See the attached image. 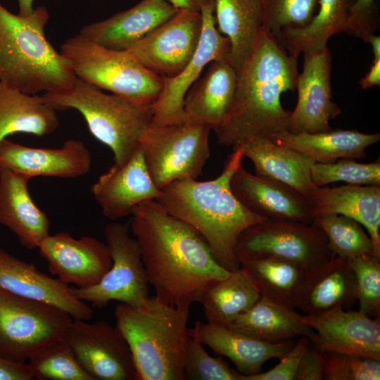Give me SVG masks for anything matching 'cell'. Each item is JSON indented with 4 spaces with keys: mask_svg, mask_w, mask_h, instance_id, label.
Returning <instances> with one entry per match:
<instances>
[{
    "mask_svg": "<svg viewBox=\"0 0 380 380\" xmlns=\"http://www.w3.org/2000/svg\"><path fill=\"white\" fill-rule=\"evenodd\" d=\"M129 222L148 281L162 302L189 309L213 283L229 274L198 232L156 200L137 205Z\"/></svg>",
    "mask_w": 380,
    "mask_h": 380,
    "instance_id": "1",
    "label": "cell"
},
{
    "mask_svg": "<svg viewBox=\"0 0 380 380\" xmlns=\"http://www.w3.org/2000/svg\"><path fill=\"white\" fill-rule=\"evenodd\" d=\"M298 58L267 28L258 30L237 75L232 104L213 129L220 145L234 149L248 139L289 131L291 111L283 108L281 96L296 88Z\"/></svg>",
    "mask_w": 380,
    "mask_h": 380,
    "instance_id": "2",
    "label": "cell"
},
{
    "mask_svg": "<svg viewBox=\"0 0 380 380\" xmlns=\"http://www.w3.org/2000/svg\"><path fill=\"white\" fill-rule=\"evenodd\" d=\"M216 178L175 181L161 189L156 200L169 214L193 227L203 237L218 263L229 271L240 267L235 249L240 234L267 220L244 207L230 187L234 173L242 165L243 153L232 149Z\"/></svg>",
    "mask_w": 380,
    "mask_h": 380,
    "instance_id": "3",
    "label": "cell"
},
{
    "mask_svg": "<svg viewBox=\"0 0 380 380\" xmlns=\"http://www.w3.org/2000/svg\"><path fill=\"white\" fill-rule=\"evenodd\" d=\"M49 18L44 6L20 15L0 3V82L4 87L36 94L68 88L76 80L45 36Z\"/></svg>",
    "mask_w": 380,
    "mask_h": 380,
    "instance_id": "4",
    "label": "cell"
},
{
    "mask_svg": "<svg viewBox=\"0 0 380 380\" xmlns=\"http://www.w3.org/2000/svg\"><path fill=\"white\" fill-rule=\"evenodd\" d=\"M116 327L126 339L137 380H184L189 309L167 305L156 296L137 305L120 303Z\"/></svg>",
    "mask_w": 380,
    "mask_h": 380,
    "instance_id": "5",
    "label": "cell"
},
{
    "mask_svg": "<svg viewBox=\"0 0 380 380\" xmlns=\"http://www.w3.org/2000/svg\"><path fill=\"white\" fill-rule=\"evenodd\" d=\"M42 96L56 110L81 113L91 134L110 148L116 165L128 160L151 122V108L137 106L77 77L68 88Z\"/></svg>",
    "mask_w": 380,
    "mask_h": 380,
    "instance_id": "6",
    "label": "cell"
},
{
    "mask_svg": "<svg viewBox=\"0 0 380 380\" xmlns=\"http://www.w3.org/2000/svg\"><path fill=\"white\" fill-rule=\"evenodd\" d=\"M60 53L77 78L137 106L151 108L163 90V77L130 53L106 48L79 33L63 43Z\"/></svg>",
    "mask_w": 380,
    "mask_h": 380,
    "instance_id": "7",
    "label": "cell"
},
{
    "mask_svg": "<svg viewBox=\"0 0 380 380\" xmlns=\"http://www.w3.org/2000/svg\"><path fill=\"white\" fill-rule=\"evenodd\" d=\"M212 127L196 122L149 126L139 146L156 186L161 189L181 179H196L210 157Z\"/></svg>",
    "mask_w": 380,
    "mask_h": 380,
    "instance_id": "8",
    "label": "cell"
},
{
    "mask_svg": "<svg viewBox=\"0 0 380 380\" xmlns=\"http://www.w3.org/2000/svg\"><path fill=\"white\" fill-rule=\"evenodd\" d=\"M73 319L55 305L0 289V357L27 362L63 338Z\"/></svg>",
    "mask_w": 380,
    "mask_h": 380,
    "instance_id": "9",
    "label": "cell"
},
{
    "mask_svg": "<svg viewBox=\"0 0 380 380\" xmlns=\"http://www.w3.org/2000/svg\"><path fill=\"white\" fill-rule=\"evenodd\" d=\"M235 253L239 263L273 258L292 262L305 271L334 255L325 234L314 223L276 219L265 220L243 231Z\"/></svg>",
    "mask_w": 380,
    "mask_h": 380,
    "instance_id": "10",
    "label": "cell"
},
{
    "mask_svg": "<svg viewBox=\"0 0 380 380\" xmlns=\"http://www.w3.org/2000/svg\"><path fill=\"white\" fill-rule=\"evenodd\" d=\"M129 231V222H112L106 225L104 235L111 267L94 286H70L74 296L98 308L112 300L137 305L148 298V275L139 244Z\"/></svg>",
    "mask_w": 380,
    "mask_h": 380,
    "instance_id": "11",
    "label": "cell"
},
{
    "mask_svg": "<svg viewBox=\"0 0 380 380\" xmlns=\"http://www.w3.org/2000/svg\"><path fill=\"white\" fill-rule=\"evenodd\" d=\"M63 339L93 380H137L129 346L116 326L73 319Z\"/></svg>",
    "mask_w": 380,
    "mask_h": 380,
    "instance_id": "12",
    "label": "cell"
},
{
    "mask_svg": "<svg viewBox=\"0 0 380 380\" xmlns=\"http://www.w3.org/2000/svg\"><path fill=\"white\" fill-rule=\"evenodd\" d=\"M201 12L179 9L126 51L147 69L163 77L178 75L193 57L199 43Z\"/></svg>",
    "mask_w": 380,
    "mask_h": 380,
    "instance_id": "13",
    "label": "cell"
},
{
    "mask_svg": "<svg viewBox=\"0 0 380 380\" xmlns=\"http://www.w3.org/2000/svg\"><path fill=\"white\" fill-rule=\"evenodd\" d=\"M203 25L197 49L184 68L173 77H163V90L151 106V126L185 122L184 96L203 69L211 62L229 60L230 43L216 27L214 0L201 10Z\"/></svg>",
    "mask_w": 380,
    "mask_h": 380,
    "instance_id": "14",
    "label": "cell"
},
{
    "mask_svg": "<svg viewBox=\"0 0 380 380\" xmlns=\"http://www.w3.org/2000/svg\"><path fill=\"white\" fill-rule=\"evenodd\" d=\"M296 89L298 99L291 111L289 131L292 133H317L331 129L329 120L342 110L332 100L331 87V53L327 47L303 53Z\"/></svg>",
    "mask_w": 380,
    "mask_h": 380,
    "instance_id": "15",
    "label": "cell"
},
{
    "mask_svg": "<svg viewBox=\"0 0 380 380\" xmlns=\"http://www.w3.org/2000/svg\"><path fill=\"white\" fill-rule=\"evenodd\" d=\"M38 248L51 274L77 288L96 284L112 265L106 244L90 236L75 239L58 232L47 236Z\"/></svg>",
    "mask_w": 380,
    "mask_h": 380,
    "instance_id": "16",
    "label": "cell"
},
{
    "mask_svg": "<svg viewBox=\"0 0 380 380\" xmlns=\"http://www.w3.org/2000/svg\"><path fill=\"white\" fill-rule=\"evenodd\" d=\"M313 332L309 339L322 352L362 355L380 360L379 317L371 318L360 310L335 307L316 315H303Z\"/></svg>",
    "mask_w": 380,
    "mask_h": 380,
    "instance_id": "17",
    "label": "cell"
},
{
    "mask_svg": "<svg viewBox=\"0 0 380 380\" xmlns=\"http://www.w3.org/2000/svg\"><path fill=\"white\" fill-rule=\"evenodd\" d=\"M103 215L117 220L131 215L139 204L161 195L151 179L139 146L127 162L114 164L91 187Z\"/></svg>",
    "mask_w": 380,
    "mask_h": 380,
    "instance_id": "18",
    "label": "cell"
},
{
    "mask_svg": "<svg viewBox=\"0 0 380 380\" xmlns=\"http://www.w3.org/2000/svg\"><path fill=\"white\" fill-rule=\"evenodd\" d=\"M230 187L251 212L267 219L311 224L315 219L309 199L283 182L253 175L242 165L234 173Z\"/></svg>",
    "mask_w": 380,
    "mask_h": 380,
    "instance_id": "19",
    "label": "cell"
},
{
    "mask_svg": "<svg viewBox=\"0 0 380 380\" xmlns=\"http://www.w3.org/2000/svg\"><path fill=\"white\" fill-rule=\"evenodd\" d=\"M0 289L16 296L46 302L68 312L74 319L89 320L94 310L77 298L70 286L40 271L34 264L0 248Z\"/></svg>",
    "mask_w": 380,
    "mask_h": 380,
    "instance_id": "20",
    "label": "cell"
},
{
    "mask_svg": "<svg viewBox=\"0 0 380 380\" xmlns=\"http://www.w3.org/2000/svg\"><path fill=\"white\" fill-rule=\"evenodd\" d=\"M89 149L80 140L69 139L56 148H34L7 138L0 141V166L30 177L77 178L91 168Z\"/></svg>",
    "mask_w": 380,
    "mask_h": 380,
    "instance_id": "21",
    "label": "cell"
},
{
    "mask_svg": "<svg viewBox=\"0 0 380 380\" xmlns=\"http://www.w3.org/2000/svg\"><path fill=\"white\" fill-rule=\"evenodd\" d=\"M30 179L0 166V224L8 228L22 246L33 249L49 235L50 221L30 194Z\"/></svg>",
    "mask_w": 380,
    "mask_h": 380,
    "instance_id": "22",
    "label": "cell"
},
{
    "mask_svg": "<svg viewBox=\"0 0 380 380\" xmlns=\"http://www.w3.org/2000/svg\"><path fill=\"white\" fill-rule=\"evenodd\" d=\"M188 334L196 336L216 355L228 357L238 372L244 376L262 372V365L272 358H281L293 346L289 341L260 340L227 326L196 322Z\"/></svg>",
    "mask_w": 380,
    "mask_h": 380,
    "instance_id": "23",
    "label": "cell"
},
{
    "mask_svg": "<svg viewBox=\"0 0 380 380\" xmlns=\"http://www.w3.org/2000/svg\"><path fill=\"white\" fill-rule=\"evenodd\" d=\"M178 10L166 0H141L107 19L84 26L79 34L106 48L125 50Z\"/></svg>",
    "mask_w": 380,
    "mask_h": 380,
    "instance_id": "24",
    "label": "cell"
},
{
    "mask_svg": "<svg viewBox=\"0 0 380 380\" xmlns=\"http://www.w3.org/2000/svg\"><path fill=\"white\" fill-rule=\"evenodd\" d=\"M308 199L315 217L337 214L361 224L371 238L374 256L380 259V185L316 186Z\"/></svg>",
    "mask_w": 380,
    "mask_h": 380,
    "instance_id": "25",
    "label": "cell"
},
{
    "mask_svg": "<svg viewBox=\"0 0 380 380\" xmlns=\"http://www.w3.org/2000/svg\"><path fill=\"white\" fill-rule=\"evenodd\" d=\"M236 148L251 160L258 176L286 184L308 198L317 186L311 179L315 161L298 151L264 136L248 139Z\"/></svg>",
    "mask_w": 380,
    "mask_h": 380,
    "instance_id": "26",
    "label": "cell"
},
{
    "mask_svg": "<svg viewBox=\"0 0 380 380\" xmlns=\"http://www.w3.org/2000/svg\"><path fill=\"white\" fill-rule=\"evenodd\" d=\"M237 74L229 60L211 62L205 75L186 92L185 122L217 127L227 115L236 93Z\"/></svg>",
    "mask_w": 380,
    "mask_h": 380,
    "instance_id": "27",
    "label": "cell"
},
{
    "mask_svg": "<svg viewBox=\"0 0 380 380\" xmlns=\"http://www.w3.org/2000/svg\"><path fill=\"white\" fill-rule=\"evenodd\" d=\"M354 300L355 278L350 260L334 255L305 272L296 308L305 315H316L344 308Z\"/></svg>",
    "mask_w": 380,
    "mask_h": 380,
    "instance_id": "28",
    "label": "cell"
},
{
    "mask_svg": "<svg viewBox=\"0 0 380 380\" xmlns=\"http://www.w3.org/2000/svg\"><path fill=\"white\" fill-rule=\"evenodd\" d=\"M270 139L308 156L316 163H329L341 158H365L366 148L379 141L380 134L341 129L317 133L285 131Z\"/></svg>",
    "mask_w": 380,
    "mask_h": 380,
    "instance_id": "29",
    "label": "cell"
},
{
    "mask_svg": "<svg viewBox=\"0 0 380 380\" xmlns=\"http://www.w3.org/2000/svg\"><path fill=\"white\" fill-rule=\"evenodd\" d=\"M227 327L253 338L270 341H289L308 336L312 329L295 308L260 296L246 312L234 319Z\"/></svg>",
    "mask_w": 380,
    "mask_h": 380,
    "instance_id": "30",
    "label": "cell"
},
{
    "mask_svg": "<svg viewBox=\"0 0 380 380\" xmlns=\"http://www.w3.org/2000/svg\"><path fill=\"white\" fill-rule=\"evenodd\" d=\"M59 125L56 110L42 96L4 87L0 90V141L15 133L49 135Z\"/></svg>",
    "mask_w": 380,
    "mask_h": 380,
    "instance_id": "31",
    "label": "cell"
},
{
    "mask_svg": "<svg viewBox=\"0 0 380 380\" xmlns=\"http://www.w3.org/2000/svg\"><path fill=\"white\" fill-rule=\"evenodd\" d=\"M214 15L218 31L229 41V61L238 75L262 27L260 1L214 0Z\"/></svg>",
    "mask_w": 380,
    "mask_h": 380,
    "instance_id": "32",
    "label": "cell"
},
{
    "mask_svg": "<svg viewBox=\"0 0 380 380\" xmlns=\"http://www.w3.org/2000/svg\"><path fill=\"white\" fill-rule=\"evenodd\" d=\"M354 0H318L317 11L304 27L282 30L277 39L291 54L312 53L327 46L334 34L346 32L350 7Z\"/></svg>",
    "mask_w": 380,
    "mask_h": 380,
    "instance_id": "33",
    "label": "cell"
},
{
    "mask_svg": "<svg viewBox=\"0 0 380 380\" xmlns=\"http://www.w3.org/2000/svg\"><path fill=\"white\" fill-rule=\"evenodd\" d=\"M260 296L249 272L240 266L226 278L213 283L199 302L208 322L227 326L248 310Z\"/></svg>",
    "mask_w": 380,
    "mask_h": 380,
    "instance_id": "34",
    "label": "cell"
},
{
    "mask_svg": "<svg viewBox=\"0 0 380 380\" xmlns=\"http://www.w3.org/2000/svg\"><path fill=\"white\" fill-rule=\"evenodd\" d=\"M255 283L262 296L296 308L305 272L299 266L273 258L240 262Z\"/></svg>",
    "mask_w": 380,
    "mask_h": 380,
    "instance_id": "35",
    "label": "cell"
},
{
    "mask_svg": "<svg viewBox=\"0 0 380 380\" xmlns=\"http://www.w3.org/2000/svg\"><path fill=\"white\" fill-rule=\"evenodd\" d=\"M325 234L331 253L351 260L362 255H373L371 238L364 227L348 217L329 214L316 216L313 220Z\"/></svg>",
    "mask_w": 380,
    "mask_h": 380,
    "instance_id": "36",
    "label": "cell"
},
{
    "mask_svg": "<svg viewBox=\"0 0 380 380\" xmlns=\"http://www.w3.org/2000/svg\"><path fill=\"white\" fill-rule=\"evenodd\" d=\"M27 364L38 380H93L63 338L34 354Z\"/></svg>",
    "mask_w": 380,
    "mask_h": 380,
    "instance_id": "37",
    "label": "cell"
},
{
    "mask_svg": "<svg viewBox=\"0 0 380 380\" xmlns=\"http://www.w3.org/2000/svg\"><path fill=\"white\" fill-rule=\"evenodd\" d=\"M311 179L317 186L335 182L353 185H380V162L360 163L350 158H341L329 163H314Z\"/></svg>",
    "mask_w": 380,
    "mask_h": 380,
    "instance_id": "38",
    "label": "cell"
},
{
    "mask_svg": "<svg viewBox=\"0 0 380 380\" xmlns=\"http://www.w3.org/2000/svg\"><path fill=\"white\" fill-rule=\"evenodd\" d=\"M262 26L276 37L288 27L306 26L314 17L318 0H260Z\"/></svg>",
    "mask_w": 380,
    "mask_h": 380,
    "instance_id": "39",
    "label": "cell"
},
{
    "mask_svg": "<svg viewBox=\"0 0 380 380\" xmlns=\"http://www.w3.org/2000/svg\"><path fill=\"white\" fill-rule=\"evenodd\" d=\"M194 335L188 334L184 353L185 379L239 380V373L220 356L210 355Z\"/></svg>",
    "mask_w": 380,
    "mask_h": 380,
    "instance_id": "40",
    "label": "cell"
},
{
    "mask_svg": "<svg viewBox=\"0 0 380 380\" xmlns=\"http://www.w3.org/2000/svg\"><path fill=\"white\" fill-rule=\"evenodd\" d=\"M350 260L355 278V298L359 310L367 316L380 315V259L362 255Z\"/></svg>",
    "mask_w": 380,
    "mask_h": 380,
    "instance_id": "41",
    "label": "cell"
},
{
    "mask_svg": "<svg viewBox=\"0 0 380 380\" xmlns=\"http://www.w3.org/2000/svg\"><path fill=\"white\" fill-rule=\"evenodd\" d=\"M324 380H379L380 360L358 355L323 352Z\"/></svg>",
    "mask_w": 380,
    "mask_h": 380,
    "instance_id": "42",
    "label": "cell"
},
{
    "mask_svg": "<svg viewBox=\"0 0 380 380\" xmlns=\"http://www.w3.org/2000/svg\"><path fill=\"white\" fill-rule=\"evenodd\" d=\"M309 346V338L301 336L273 368L250 376L239 373V380H293L301 357Z\"/></svg>",
    "mask_w": 380,
    "mask_h": 380,
    "instance_id": "43",
    "label": "cell"
},
{
    "mask_svg": "<svg viewBox=\"0 0 380 380\" xmlns=\"http://www.w3.org/2000/svg\"><path fill=\"white\" fill-rule=\"evenodd\" d=\"M377 20L375 0H354L349 9L346 32L367 43L377 30Z\"/></svg>",
    "mask_w": 380,
    "mask_h": 380,
    "instance_id": "44",
    "label": "cell"
},
{
    "mask_svg": "<svg viewBox=\"0 0 380 380\" xmlns=\"http://www.w3.org/2000/svg\"><path fill=\"white\" fill-rule=\"evenodd\" d=\"M324 353L309 346L303 354L293 380H323Z\"/></svg>",
    "mask_w": 380,
    "mask_h": 380,
    "instance_id": "45",
    "label": "cell"
},
{
    "mask_svg": "<svg viewBox=\"0 0 380 380\" xmlns=\"http://www.w3.org/2000/svg\"><path fill=\"white\" fill-rule=\"evenodd\" d=\"M34 379L27 362H15L0 357V380Z\"/></svg>",
    "mask_w": 380,
    "mask_h": 380,
    "instance_id": "46",
    "label": "cell"
},
{
    "mask_svg": "<svg viewBox=\"0 0 380 380\" xmlns=\"http://www.w3.org/2000/svg\"><path fill=\"white\" fill-rule=\"evenodd\" d=\"M359 84L363 89L380 86V59H374L366 75L361 78Z\"/></svg>",
    "mask_w": 380,
    "mask_h": 380,
    "instance_id": "47",
    "label": "cell"
},
{
    "mask_svg": "<svg viewBox=\"0 0 380 380\" xmlns=\"http://www.w3.org/2000/svg\"><path fill=\"white\" fill-rule=\"evenodd\" d=\"M177 9H186L200 12L210 0H166Z\"/></svg>",
    "mask_w": 380,
    "mask_h": 380,
    "instance_id": "48",
    "label": "cell"
},
{
    "mask_svg": "<svg viewBox=\"0 0 380 380\" xmlns=\"http://www.w3.org/2000/svg\"><path fill=\"white\" fill-rule=\"evenodd\" d=\"M367 43L372 46L374 59H380V37L372 34L368 37Z\"/></svg>",
    "mask_w": 380,
    "mask_h": 380,
    "instance_id": "49",
    "label": "cell"
},
{
    "mask_svg": "<svg viewBox=\"0 0 380 380\" xmlns=\"http://www.w3.org/2000/svg\"><path fill=\"white\" fill-rule=\"evenodd\" d=\"M34 0H18V14L20 15H30L33 11Z\"/></svg>",
    "mask_w": 380,
    "mask_h": 380,
    "instance_id": "50",
    "label": "cell"
},
{
    "mask_svg": "<svg viewBox=\"0 0 380 380\" xmlns=\"http://www.w3.org/2000/svg\"><path fill=\"white\" fill-rule=\"evenodd\" d=\"M1 88H2V84L0 82V90L1 89Z\"/></svg>",
    "mask_w": 380,
    "mask_h": 380,
    "instance_id": "51",
    "label": "cell"
}]
</instances>
